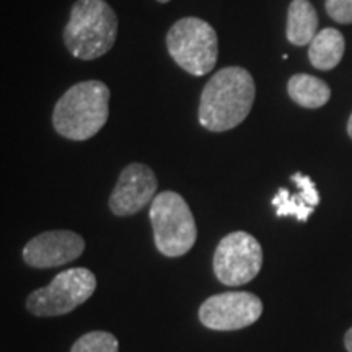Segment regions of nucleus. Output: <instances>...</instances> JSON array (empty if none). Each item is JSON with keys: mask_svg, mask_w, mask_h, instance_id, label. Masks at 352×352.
<instances>
[{"mask_svg": "<svg viewBox=\"0 0 352 352\" xmlns=\"http://www.w3.org/2000/svg\"><path fill=\"white\" fill-rule=\"evenodd\" d=\"M254 98L256 85L248 70L240 65L220 69L202 88L199 124L210 132L235 129L248 118Z\"/></svg>", "mask_w": 352, "mask_h": 352, "instance_id": "1", "label": "nucleus"}, {"mask_svg": "<svg viewBox=\"0 0 352 352\" xmlns=\"http://www.w3.org/2000/svg\"><path fill=\"white\" fill-rule=\"evenodd\" d=\"M111 91L100 80H83L57 100L52 113L56 132L69 140H87L103 129L109 118Z\"/></svg>", "mask_w": 352, "mask_h": 352, "instance_id": "2", "label": "nucleus"}, {"mask_svg": "<svg viewBox=\"0 0 352 352\" xmlns=\"http://www.w3.org/2000/svg\"><path fill=\"white\" fill-rule=\"evenodd\" d=\"M116 12L107 0H77L70 8L63 38L67 51L80 60H94L111 51L118 38Z\"/></svg>", "mask_w": 352, "mask_h": 352, "instance_id": "3", "label": "nucleus"}, {"mask_svg": "<svg viewBox=\"0 0 352 352\" xmlns=\"http://www.w3.org/2000/svg\"><path fill=\"white\" fill-rule=\"evenodd\" d=\"M157 250L168 258L186 254L197 240L195 215L186 199L175 191L155 196L148 212Z\"/></svg>", "mask_w": 352, "mask_h": 352, "instance_id": "4", "label": "nucleus"}, {"mask_svg": "<svg viewBox=\"0 0 352 352\" xmlns=\"http://www.w3.org/2000/svg\"><path fill=\"white\" fill-rule=\"evenodd\" d=\"M166 50L171 59L195 77L212 72L219 57L217 33L197 16L178 20L166 33Z\"/></svg>", "mask_w": 352, "mask_h": 352, "instance_id": "5", "label": "nucleus"}, {"mask_svg": "<svg viewBox=\"0 0 352 352\" xmlns=\"http://www.w3.org/2000/svg\"><path fill=\"white\" fill-rule=\"evenodd\" d=\"M96 277L85 267L59 272L50 284L33 290L26 298V308L34 316H63L76 310L94 296Z\"/></svg>", "mask_w": 352, "mask_h": 352, "instance_id": "6", "label": "nucleus"}, {"mask_svg": "<svg viewBox=\"0 0 352 352\" xmlns=\"http://www.w3.org/2000/svg\"><path fill=\"white\" fill-rule=\"evenodd\" d=\"M263 267V248L253 235L232 232L219 241L214 253V272L222 284L236 287L252 283Z\"/></svg>", "mask_w": 352, "mask_h": 352, "instance_id": "7", "label": "nucleus"}, {"mask_svg": "<svg viewBox=\"0 0 352 352\" xmlns=\"http://www.w3.org/2000/svg\"><path fill=\"white\" fill-rule=\"evenodd\" d=\"M263 314L258 296L243 290H232L209 297L199 307L202 327L215 331H236L252 327Z\"/></svg>", "mask_w": 352, "mask_h": 352, "instance_id": "8", "label": "nucleus"}, {"mask_svg": "<svg viewBox=\"0 0 352 352\" xmlns=\"http://www.w3.org/2000/svg\"><path fill=\"white\" fill-rule=\"evenodd\" d=\"M158 179L151 166L131 164L120 173L109 196V209L118 217H129L152 204L157 196Z\"/></svg>", "mask_w": 352, "mask_h": 352, "instance_id": "9", "label": "nucleus"}, {"mask_svg": "<svg viewBox=\"0 0 352 352\" xmlns=\"http://www.w3.org/2000/svg\"><path fill=\"white\" fill-rule=\"evenodd\" d=\"M85 240L72 230H51L39 233L25 245L23 261L36 270L64 266L80 258Z\"/></svg>", "mask_w": 352, "mask_h": 352, "instance_id": "10", "label": "nucleus"}, {"mask_svg": "<svg viewBox=\"0 0 352 352\" xmlns=\"http://www.w3.org/2000/svg\"><path fill=\"white\" fill-rule=\"evenodd\" d=\"M290 182L296 183L297 192H290L289 189L279 188V191L272 197L271 204L276 208L277 217L292 215L298 222H307L321 201L318 189H316L314 179L303 173H294L290 176Z\"/></svg>", "mask_w": 352, "mask_h": 352, "instance_id": "11", "label": "nucleus"}, {"mask_svg": "<svg viewBox=\"0 0 352 352\" xmlns=\"http://www.w3.org/2000/svg\"><path fill=\"white\" fill-rule=\"evenodd\" d=\"M318 34V13L308 0H292L287 10L285 36L294 46H307Z\"/></svg>", "mask_w": 352, "mask_h": 352, "instance_id": "12", "label": "nucleus"}, {"mask_svg": "<svg viewBox=\"0 0 352 352\" xmlns=\"http://www.w3.org/2000/svg\"><path fill=\"white\" fill-rule=\"evenodd\" d=\"M346 39L336 28H323L308 44V60L318 70H333L342 60Z\"/></svg>", "mask_w": 352, "mask_h": 352, "instance_id": "13", "label": "nucleus"}, {"mask_svg": "<svg viewBox=\"0 0 352 352\" xmlns=\"http://www.w3.org/2000/svg\"><path fill=\"white\" fill-rule=\"evenodd\" d=\"M287 94L298 107L316 109L324 107L331 98V88L327 82L310 74H296L289 78Z\"/></svg>", "mask_w": 352, "mask_h": 352, "instance_id": "14", "label": "nucleus"}, {"mask_svg": "<svg viewBox=\"0 0 352 352\" xmlns=\"http://www.w3.org/2000/svg\"><path fill=\"white\" fill-rule=\"evenodd\" d=\"M70 352H120V342L111 333L90 331L74 342Z\"/></svg>", "mask_w": 352, "mask_h": 352, "instance_id": "15", "label": "nucleus"}, {"mask_svg": "<svg viewBox=\"0 0 352 352\" xmlns=\"http://www.w3.org/2000/svg\"><path fill=\"white\" fill-rule=\"evenodd\" d=\"M324 10L336 23L352 25V0H324Z\"/></svg>", "mask_w": 352, "mask_h": 352, "instance_id": "16", "label": "nucleus"}, {"mask_svg": "<svg viewBox=\"0 0 352 352\" xmlns=\"http://www.w3.org/2000/svg\"><path fill=\"white\" fill-rule=\"evenodd\" d=\"M344 346H346L347 352H352V327L347 329V333L344 336Z\"/></svg>", "mask_w": 352, "mask_h": 352, "instance_id": "17", "label": "nucleus"}, {"mask_svg": "<svg viewBox=\"0 0 352 352\" xmlns=\"http://www.w3.org/2000/svg\"><path fill=\"white\" fill-rule=\"evenodd\" d=\"M346 129H347V134H349V138L352 139V113H351L349 120H347V126H346Z\"/></svg>", "mask_w": 352, "mask_h": 352, "instance_id": "18", "label": "nucleus"}, {"mask_svg": "<svg viewBox=\"0 0 352 352\" xmlns=\"http://www.w3.org/2000/svg\"><path fill=\"white\" fill-rule=\"evenodd\" d=\"M157 2H158V3H168L170 0H157Z\"/></svg>", "mask_w": 352, "mask_h": 352, "instance_id": "19", "label": "nucleus"}]
</instances>
